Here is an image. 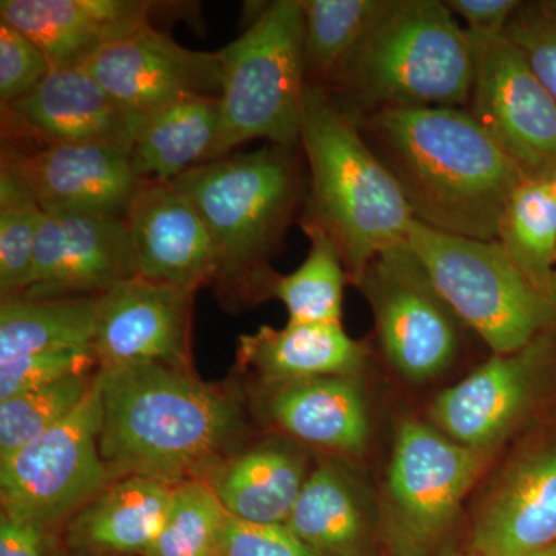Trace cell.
Returning a JSON list of instances; mask_svg holds the SVG:
<instances>
[{
    "mask_svg": "<svg viewBox=\"0 0 556 556\" xmlns=\"http://www.w3.org/2000/svg\"><path fill=\"white\" fill-rule=\"evenodd\" d=\"M217 556H321L285 525H255L229 517L219 533Z\"/></svg>",
    "mask_w": 556,
    "mask_h": 556,
    "instance_id": "37",
    "label": "cell"
},
{
    "mask_svg": "<svg viewBox=\"0 0 556 556\" xmlns=\"http://www.w3.org/2000/svg\"><path fill=\"white\" fill-rule=\"evenodd\" d=\"M556 543V409L507 468L473 530L475 556H530Z\"/></svg>",
    "mask_w": 556,
    "mask_h": 556,
    "instance_id": "19",
    "label": "cell"
},
{
    "mask_svg": "<svg viewBox=\"0 0 556 556\" xmlns=\"http://www.w3.org/2000/svg\"><path fill=\"white\" fill-rule=\"evenodd\" d=\"M300 148L308 166V193L300 226H314L327 233L353 283L380 252L407 241L416 219L356 123L327 91L309 84Z\"/></svg>",
    "mask_w": 556,
    "mask_h": 556,
    "instance_id": "5",
    "label": "cell"
},
{
    "mask_svg": "<svg viewBox=\"0 0 556 556\" xmlns=\"http://www.w3.org/2000/svg\"><path fill=\"white\" fill-rule=\"evenodd\" d=\"M0 167L30 189L46 212L126 218L144 186L126 150L93 144L20 148L2 141Z\"/></svg>",
    "mask_w": 556,
    "mask_h": 556,
    "instance_id": "15",
    "label": "cell"
},
{
    "mask_svg": "<svg viewBox=\"0 0 556 556\" xmlns=\"http://www.w3.org/2000/svg\"><path fill=\"white\" fill-rule=\"evenodd\" d=\"M289 530L321 556H378L380 511L364 478L348 459L318 455Z\"/></svg>",
    "mask_w": 556,
    "mask_h": 556,
    "instance_id": "21",
    "label": "cell"
},
{
    "mask_svg": "<svg viewBox=\"0 0 556 556\" xmlns=\"http://www.w3.org/2000/svg\"><path fill=\"white\" fill-rule=\"evenodd\" d=\"M438 556H475L473 554H447V555H438Z\"/></svg>",
    "mask_w": 556,
    "mask_h": 556,
    "instance_id": "43",
    "label": "cell"
},
{
    "mask_svg": "<svg viewBox=\"0 0 556 556\" xmlns=\"http://www.w3.org/2000/svg\"><path fill=\"white\" fill-rule=\"evenodd\" d=\"M97 371H100V361L91 345L56 348L17 358L0 365V401Z\"/></svg>",
    "mask_w": 556,
    "mask_h": 556,
    "instance_id": "34",
    "label": "cell"
},
{
    "mask_svg": "<svg viewBox=\"0 0 556 556\" xmlns=\"http://www.w3.org/2000/svg\"><path fill=\"white\" fill-rule=\"evenodd\" d=\"M485 456L420 420L399 424L379 506L382 543L391 555L434 556Z\"/></svg>",
    "mask_w": 556,
    "mask_h": 556,
    "instance_id": "8",
    "label": "cell"
},
{
    "mask_svg": "<svg viewBox=\"0 0 556 556\" xmlns=\"http://www.w3.org/2000/svg\"><path fill=\"white\" fill-rule=\"evenodd\" d=\"M100 450L113 479L204 481L260 428L237 372L204 380L163 364L102 368Z\"/></svg>",
    "mask_w": 556,
    "mask_h": 556,
    "instance_id": "1",
    "label": "cell"
},
{
    "mask_svg": "<svg viewBox=\"0 0 556 556\" xmlns=\"http://www.w3.org/2000/svg\"><path fill=\"white\" fill-rule=\"evenodd\" d=\"M368 353L367 343L350 338L342 324L263 325L240 336L232 371L254 382L361 376Z\"/></svg>",
    "mask_w": 556,
    "mask_h": 556,
    "instance_id": "25",
    "label": "cell"
},
{
    "mask_svg": "<svg viewBox=\"0 0 556 556\" xmlns=\"http://www.w3.org/2000/svg\"><path fill=\"white\" fill-rule=\"evenodd\" d=\"M42 207L10 170L0 167V298H17L30 283Z\"/></svg>",
    "mask_w": 556,
    "mask_h": 556,
    "instance_id": "32",
    "label": "cell"
},
{
    "mask_svg": "<svg viewBox=\"0 0 556 556\" xmlns=\"http://www.w3.org/2000/svg\"><path fill=\"white\" fill-rule=\"evenodd\" d=\"M0 118L2 141L20 148L93 144L129 153L139 116L113 100L84 65H60L2 105Z\"/></svg>",
    "mask_w": 556,
    "mask_h": 556,
    "instance_id": "13",
    "label": "cell"
},
{
    "mask_svg": "<svg viewBox=\"0 0 556 556\" xmlns=\"http://www.w3.org/2000/svg\"><path fill=\"white\" fill-rule=\"evenodd\" d=\"M309 452L292 439L258 431L203 482L229 517L255 525H287L316 464Z\"/></svg>",
    "mask_w": 556,
    "mask_h": 556,
    "instance_id": "22",
    "label": "cell"
},
{
    "mask_svg": "<svg viewBox=\"0 0 556 556\" xmlns=\"http://www.w3.org/2000/svg\"><path fill=\"white\" fill-rule=\"evenodd\" d=\"M353 285L371 308L383 356L402 378L420 383L447 371L467 327L408 241L380 252Z\"/></svg>",
    "mask_w": 556,
    "mask_h": 556,
    "instance_id": "9",
    "label": "cell"
},
{
    "mask_svg": "<svg viewBox=\"0 0 556 556\" xmlns=\"http://www.w3.org/2000/svg\"><path fill=\"white\" fill-rule=\"evenodd\" d=\"M60 532L0 511V556H50Z\"/></svg>",
    "mask_w": 556,
    "mask_h": 556,
    "instance_id": "38",
    "label": "cell"
},
{
    "mask_svg": "<svg viewBox=\"0 0 556 556\" xmlns=\"http://www.w3.org/2000/svg\"><path fill=\"white\" fill-rule=\"evenodd\" d=\"M467 35L473 51L467 112L527 178L547 179L556 170L554 98L506 31Z\"/></svg>",
    "mask_w": 556,
    "mask_h": 556,
    "instance_id": "12",
    "label": "cell"
},
{
    "mask_svg": "<svg viewBox=\"0 0 556 556\" xmlns=\"http://www.w3.org/2000/svg\"><path fill=\"white\" fill-rule=\"evenodd\" d=\"M170 185L199 212L217 251L215 298L228 313L268 300L289 226L302 217L308 193L299 148L266 144L192 167Z\"/></svg>",
    "mask_w": 556,
    "mask_h": 556,
    "instance_id": "3",
    "label": "cell"
},
{
    "mask_svg": "<svg viewBox=\"0 0 556 556\" xmlns=\"http://www.w3.org/2000/svg\"><path fill=\"white\" fill-rule=\"evenodd\" d=\"M241 378V376H240ZM361 376H327L247 383L249 405L262 431L281 434L324 455L361 456L371 422Z\"/></svg>",
    "mask_w": 556,
    "mask_h": 556,
    "instance_id": "17",
    "label": "cell"
},
{
    "mask_svg": "<svg viewBox=\"0 0 556 556\" xmlns=\"http://www.w3.org/2000/svg\"><path fill=\"white\" fill-rule=\"evenodd\" d=\"M84 67L137 116L190 94L219 97L223 86L219 51L186 49L152 24L102 47Z\"/></svg>",
    "mask_w": 556,
    "mask_h": 556,
    "instance_id": "18",
    "label": "cell"
},
{
    "mask_svg": "<svg viewBox=\"0 0 556 556\" xmlns=\"http://www.w3.org/2000/svg\"><path fill=\"white\" fill-rule=\"evenodd\" d=\"M456 17L466 21L467 31L500 35L506 31L510 17L521 0H444Z\"/></svg>",
    "mask_w": 556,
    "mask_h": 556,
    "instance_id": "39",
    "label": "cell"
},
{
    "mask_svg": "<svg viewBox=\"0 0 556 556\" xmlns=\"http://www.w3.org/2000/svg\"><path fill=\"white\" fill-rule=\"evenodd\" d=\"M407 241L445 302L493 354L515 353L556 329V299L538 291L496 240L415 222Z\"/></svg>",
    "mask_w": 556,
    "mask_h": 556,
    "instance_id": "7",
    "label": "cell"
},
{
    "mask_svg": "<svg viewBox=\"0 0 556 556\" xmlns=\"http://www.w3.org/2000/svg\"><path fill=\"white\" fill-rule=\"evenodd\" d=\"M98 371L0 401V463L60 426L90 396Z\"/></svg>",
    "mask_w": 556,
    "mask_h": 556,
    "instance_id": "31",
    "label": "cell"
},
{
    "mask_svg": "<svg viewBox=\"0 0 556 556\" xmlns=\"http://www.w3.org/2000/svg\"><path fill=\"white\" fill-rule=\"evenodd\" d=\"M496 241L538 291L556 299V201L546 179L526 178L518 186Z\"/></svg>",
    "mask_w": 556,
    "mask_h": 556,
    "instance_id": "28",
    "label": "cell"
},
{
    "mask_svg": "<svg viewBox=\"0 0 556 556\" xmlns=\"http://www.w3.org/2000/svg\"><path fill=\"white\" fill-rule=\"evenodd\" d=\"M226 518L206 482L175 486L166 521L144 556H217Z\"/></svg>",
    "mask_w": 556,
    "mask_h": 556,
    "instance_id": "33",
    "label": "cell"
},
{
    "mask_svg": "<svg viewBox=\"0 0 556 556\" xmlns=\"http://www.w3.org/2000/svg\"><path fill=\"white\" fill-rule=\"evenodd\" d=\"M219 134V97L190 94L139 116L129 152L138 177L170 182L214 160Z\"/></svg>",
    "mask_w": 556,
    "mask_h": 556,
    "instance_id": "26",
    "label": "cell"
},
{
    "mask_svg": "<svg viewBox=\"0 0 556 556\" xmlns=\"http://www.w3.org/2000/svg\"><path fill=\"white\" fill-rule=\"evenodd\" d=\"M175 486L141 477L110 482L60 530L73 556H144L166 521Z\"/></svg>",
    "mask_w": 556,
    "mask_h": 556,
    "instance_id": "24",
    "label": "cell"
},
{
    "mask_svg": "<svg viewBox=\"0 0 556 556\" xmlns=\"http://www.w3.org/2000/svg\"><path fill=\"white\" fill-rule=\"evenodd\" d=\"M471 86L470 39L444 0H386L321 89L356 123L383 110L466 109Z\"/></svg>",
    "mask_w": 556,
    "mask_h": 556,
    "instance_id": "4",
    "label": "cell"
},
{
    "mask_svg": "<svg viewBox=\"0 0 556 556\" xmlns=\"http://www.w3.org/2000/svg\"><path fill=\"white\" fill-rule=\"evenodd\" d=\"M94 298L2 299L0 365L56 348L93 342Z\"/></svg>",
    "mask_w": 556,
    "mask_h": 556,
    "instance_id": "27",
    "label": "cell"
},
{
    "mask_svg": "<svg viewBox=\"0 0 556 556\" xmlns=\"http://www.w3.org/2000/svg\"><path fill=\"white\" fill-rule=\"evenodd\" d=\"M100 431L97 380L90 396L64 422L0 463V511L60 532L84 504L115 481L101 456Z\"/></svg>",
    "mask_w": 556,
    "mask_h": 556,
    "instance_id": "11",
    "label": "cell"
},
{
    "mask_svg": "<svg viewBox=\"0 0 556 556\" xmlns=\"http://www.w3.org/2000/svg\"><path fill=\"white\" fill-rule=\"evenodd\" d=\"M548 188H551L552 195H554V199L556 201V170L552 172L551 175H548V178L546 179Z\"/></svg>",
    "mask_w": 556,
    "mask_h": 556,
    "instance_id": "41",
    "label": "cell"
},
{
    "mask_svg": "<svg viewBox=\"0 0 556 556\" xmlns=\"http://www.w3.org/2000/svg\"><path fill=\"white\" fill-rule=\"evenodd\" d=\"M530 556H556V543L554 546L544 548V551L538 552V554Z\"/></svg>",
    "mask_w": 556,
    "mask_h": 556,
    "instance_id": "42",
    "label": "cell"
},
{
    "mask_svg": "<svg viewBox=\"0 0 556 556\" xmlns=\"http://www.w3.org/2000/svg\"><path fill=\"white\" fill-rule=\"evenodd\" d=\"M427 228L492 241L527 178L466 109H394L356 121Z\"/></svg>",
    "mask_w": 556,
    "mask_h": 556,
    "instance_id": "2",
    "label": "cell"
},
{
    "mask_svg": "<svg viewBox=\"0 0 556 556\" xmlns=\"http://www.w3.org/2000/svg\"><path fill=\"white\" fill-rule=\"evenodd\" d=\"M138 277L195 292L211 287L218 260L199 212L170 182L146 181L127 212Z\"/></svg>",
    "mask_w": 556,
    "mask_h": 556,
    "instance_id": "20",
    "label": "cell"
},
{
    "mask_svg": "<svg viewBox=\"0 0 556 556\" xmlns=\"http://www.w3.org/2000/svg\"><path fill=\"white\" fill-rule=\"evenodd\" d=\"M195 292L148 278L119 281L94 295L93 346L100 369L163 364L193 369Z\"/></svg>",
    "mask_w": 556,
    "mask_h": 556,
    "instance_id": "14",
    "label": "cell"
},
{
    "mask_svg": "<svg viewBox=\"0 0 556 556\" xmlns=\"http://www.w3.org/2000/svg\"><path fill=\"white\" fill-rule=\"evenodd\" d=\"M506 36L556 102V0H521Z\"/></svg>",
    "mask_w": 556,
    "mask_h": 556,
    "instance_id": "35",
    "label": "cell"
},
{
    "mask_svg": "<svg viewBox=\"0 0 556 556\" xmlns=\"http://www.w3.org/2000/svg\"><path fill=\"white\" fill-rule=\"evenodd\" d=\"M219 56L223 86L214 160L251 139L300 148L308 89L302 0L266 3Z\"/></svg>",
    "mask_w": 556,
    "mask_h": 556,
    "instance_id": "6",
    "label": "cell"
},
{
    "mask_svg": "<svg viewBox=\"0 0 556 556\" xmlns=\"http://www.w3.org/2000/svg\"><path fill=\"white\" fill-rule=\"evenodd\" d=\"M556 409V329L510 354H493L442 391L430 415L445 437L490 453L511 433Z\"/></svg>",
    "mask_w": 556,
    "mask_h": 556,
    "instance_id": "10",
    "label": "cell"
},
{
    "mask_svg": "<svg viewBox=\"0 0 556 556\" xmlns=\"http://www.w3.org/2000/svg\"><path fill=\"white\" fill-rule=\"evenodd\" d=\"M308 237V257L294 273H274L268 300L283 303L292 324H342L343 294L350 281L331 239L314 226H302Z\"/></svg>",
    "mask_w": 556,
    "mask_h": 556,
    "instance_id": "29",
    "label": "cell"
},
{
    "mask_svg": "<svg viewBox=\"0 0 556 556\" xmlns=\"http://www.w3.org/2000/svg\"><path fill=\"white\" fill-rule=\"evenodd\" d=\"M141 0H2L0 21L24 33L53 67L84 65L102 47L150 25Z\"/></svg>",
    "mask_w": 556,
    "mask_h": 556,
    "instance_id": "23",
    "label": "cell"
},
{
    "mask_svg": "<svg viewBox=\"0 0 556 556\" xmlns=\"http://www.w3.org/2000/svg\"><path fill=\"white\" fill-rule=\"evenodd\" d=\"M138 277L126 218L42 212L22 298H94Z\"/></svg>",
    "mask_w": 556,
    "mask_h": 556,
    "instance_id": "16",
    "label": "cell"
},
{
    "mask_svg": "<svg viewBox=\"0 0 556 556\" xmlns=\"http://www.w3.org/2000/svg\"><path fill=\"white\" fill-rule=\"evenodd\" d=\"M51 68L47 54L30 38L0 21V108L35 89Z\"/></svg>",
    "mask_w": 556,
    "mask_h": 556,
    "instance_id": "36",
    "label": "cell"
},
{
    "mask_svg": "<svg viewBox=\"0 0 556 556\" xmlns=\"http://www.w3.org/2000/svg\"><path fill=\"white\" fill-rule=\"evenodd\" d=\"M50 556H73L70 555L67 551H65L64 546H62L60 541V535H58L56 543H54L53 548H51Z\"/></svg>",
    "mask_w": 556,
    "mask_h": 556,
    "instance_id": "40",
    "label": "cell"
},
{
    "mask_svg": "<svg viewBox=\"0 0 556 556\" xmlns=\"http://www.w3.org/2000/svg\"><path fill=\"white\" fill-rule=\"evenodd\" d=\"M386 0H302L309 86H325L357 46Z\"/></svg>",
    "mask_w": 556,
    "mask_h": 556,
    "instance_id": "30",
    "label": "cell"
}]
</instances>
